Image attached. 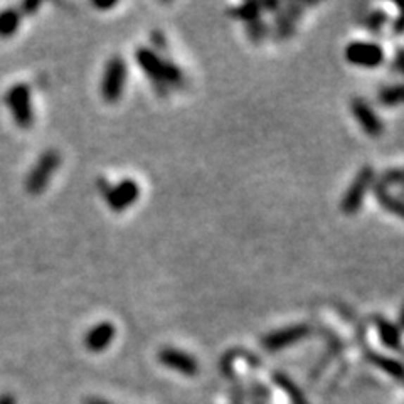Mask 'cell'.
Here are the masks:
<instances>
[{"mask_svg":"<svg viewBox=\"0 0 404 404\" xmlns=\"http://www.w3.org/2000/svg\"><path fill=\"white\" fill-rule=\"evenodd\" d=\"M399 327H401V329H404V308H403L401 315H399Z\"/></svg>","mask_w":404,"mask_h":404,"instance_id":"30","label":"cell"},{"mask_svg":"<svg viewBox=\"0 0 404 404\" xmlns=\"http://www.w3.org/2000/svg\"><path fill=\"white\" fill-rule=\"evenodd\" d=\"M374 177H376V174H374V169L371 165H364L362 169L358 172L355 179L352 180L349 189H347V192L342 197L341 209L343 214L354 216V214L359 213L364 204L365 196H367V192L371 191L374 186Z\"/></svg>","mask_w":404,"mask_h":404,"instance_id":"6","label":"cell"},{"mask_svg":"<svg viewBox=\"0 0 404 404\" xmlns=\"http://www.w3.org/2000/svg\"><path fill=\"white\" fill-rule=\"evenodd\" d=\"M96 184L101 196L105 197L106 206L113 213H123L132 208L140 197V184L133 179H123L118 184H110L108 180L100 179Z\"/></svg>","mask_w":404,"mask_h":404,"instance_id":"4","label":"cell"},{"mask_svg":"<svg viewBox=\"0 0 404 404\" xmlns=\"http://www.w3.org/2000/svg\"><path fill=\"white\" fill-rule=\"evenodd\" d=\"M152 37H153V42H156L157 47H163V49H165L167 42H165V37H163V34H160V32H153Z\"/></svg>","mask_w":404,"mask_h":404,"instance_id":"24","label":"cell"},{"mask_svg":"<svg viewBox=\"0 0 404 404\" xmlns=\"http://www.w3.org/2000/svg\"><path fill=\"white\" fill-rule=\"evenodd\" d=\"M261 7H263L265 11H277V8L280 7V4L278 2H265V4H261Z\"/></svg>","mask_w":404,"mask_h":404,"instance_id":"27","label":"cell"},{"mask_svg":"<svg viewBox=\"0 0 404 404\" xmlns=\"http://www.w3.org/2000/svg\"><path fill=\"white\" fill-rule=\"evenodd\" d=\"M396 66L399 68V71L404 75V51L399 49L398 51V56H396Z\"/></svg>","mask_w":404,"mask_h":404,"instance_id":"25","label":"cell"},{"mask_svg":"<svg viewBox=\"0 0 404 404\" xmlns=\"http://www.w3.org/2000/svg\"><path fill=\"white\" fill-rule=\"evenodd\" d=\"M117 335V329L111 322H100L98 325L91 327L84 337L86 349L91 352H103L106 347L111 346Z\"/></svg>","mask_w":404,"mask_h":404,"instance_id":"11","label":"cell"},{"mask_svg":"<svg viewBox=\"0 0 404 404\" xmlns=\"http://www.w3.org/2000/svg\"><path fill=\"white\" fill-rule=\"evenodd\" d=\"M372 192L382 209H386L388 213L394 214V216L404 221V201L403 199H399V197L391 194L388 189H386L384 186H381L379 182H377L376 186H372Z\"/></svg>","mask_w":404,"mask_h":404,"instance_id":"12","label":"cell"},{"mask_svg":"<svg viewBox=\"0 0 404 404\" xmlns=\"http://www.w3.org/2000/svg\"><path fill=\"white\" fill-rule=\"evenodd\" d=\"M374 324H376L377 332H379V337L382 343L389 349H398L399 343H401V334H399V327L391 324L388 319H384L382 315L374 317Z\"/></svg>","mask_w":404,"mask_h":404,"instance_id":"14","label":"cell"},{"mask_svg":"<svg viewBox=\"0 0 404 404\" xmlns=\"http://www.w3.org/2000/svg\"><path fill=\"white\" fill-rule=\"evenodd\" d=\"M23 14L17 7H8L0 11V39H8L15 36L23 23Z\"/></svg>","mask_w":404,"mask_h":404,"instance_id":"13","label":"cell"},{"mask_svg":"<svg viewBox=\"0 0 404 404\" xmlns=\"http://www.w3.org/2000/svg\"><path fill=\"white\" fill-rule=\"evenodd\" d=\"M367 358L376 367L382 369L386 374L393 376L394 379H404V365L401 362H398V360L386 358V355L382 354H376V352H369Z\"/></svg>","mask_w":404,"mask_h":404,"instance_id":"15","label":"cell"},{"mask_svg":"<svg viewBox=\"0 0 404 404\" xmlns=\"http://www.w3.org/2000/svg\"><path fill=\"white\" fill-rule=\"evenodd\" d=\"M273 381L277 382V386H280V388L285 391L286 396L290 398V401L293 404H308L307 399H305V396H303V393L298 389V386H296L295 382L286 376V374L274 372Z\"/></svg>","mask_w":404,"mask_h":404,"instance_id":"16","label":"cell"},{"mask_svg":"<svg viewBox=\"0 0 404 404\" xmlns=\"http://www.w3.org/2000/svg\"><path fill=\"white\" fill-rule=\"evenodd\" d=\"M398 8H399V14L396 17V20H394V27L393 31L394 34H404V4H396Z\"/></svg>","mask_w":404,"mask_h":404,"instance_id":"23","label":"cell"},{"mask_svg":"<svg viewBox=\"0 0 404 404\" xmlns=\"http://www.w3.org/2000/svg\"><path fill=\"white\" fill-rule=\"evenodd\" d=\"M351 108L355 120H358L359 127L362 128L369 137L377 139V137L382 135L384 125H382L379 115L371 108V105H369L367 101L362 100V98H354L351 103Z\"/></svg>","mask_w":404,"mask_h":404,"instance_id":"9","label":"cell"},{"mask_svg":"<svg viewBox=\"0 0 404 404\" xmlns=\"http://www.w3.org/2000/svg\"><path fill=\"white\" fill-rule=\"evenodd\" d=\"M343 56H346V61L351 63L352 66L365 68V70H374L384 63V49L376 42H351L343 51Z\"/></svg>","mask_w":404,"mask_h":404,"instance_id":"7","label":"cell"},{"mask_svg":"<svg viewBox=\"0 0 404 404\" xmlns=\"http://www.w3.org/2000/svg\"><path fill=\"white\" fill-rule=\"evenodd\" d=\"M261 11H263L261 4L246 2V4H243V6L233 8V11H231V15H233L234 19L244 20V23L249 24V23H253V20L261 19V17H260Z\"/></svg>","mask_w":404,"mask_h":404,"instance_id":"17","label":"cell"},{"mask_svg":"<svg viewBox=\"0 0 404 404\" xmlns=\"http://www.w3.org/2000/svg\"><path fill=\"white\" fill-rule=\"evenodd\" d=\"M86 404H110V403L103 401V399H89V401L86 403Z\"/></svg>","mask_w":404,"mask_h":404,"instance_id":"29","label":"cell"},{"mask_svg":"<svg viewBox=\"0 0 404 404\" xmlns=\"http://www.w3.org/2000/svg\"><path fill=\"white\" fill-rule=\"evenodd\" d=\"M4 103H6L8 113L19 128L29 130L32 128L34 120V105H32V89L27 83L12 84L4 94Z\"/></svg>","mask_w":404,"mask_h":404,"instance_id":"2","label":"cell"},{"mask_svg":"<svg viewBox=\"0 0 404 404\" xmlns=\"http://www.w3.org/2000/svg\"><path fill=\"white\" fill-rule=\"evenodd\" d=\"M158 360L165 367L180 374H186V376H196L197 371H199V364H197V360L192 355L179 349H174V347H165V349L158 352Z\"/></svg>","mask_w":404,"mask_h":404,"instance_id":"10","label":"cell"},{"mask_svg":"<svg viewBox=\"0 0 404 404\" xmlns=\"http://www.w3.org/2000/svg\"><path fill=\"white\" fill-rule=\"evenodd\" d=\"M61 153L59 150L49 149L34 163L31 172L25 177V192L31 196H41L49 186L53 175L61 167Z\"/></svg>","mask_w":404,"mask_h":404,"instance_id":"3","label":"cell"},{"mask_svg":"<svg viewBox=\"0 0 404 404\" xmlns=\"http://www.w3.org/2000/svg\"><path fill=\"white\" fill-rule=\"evenodd\" d=\"M135 59L141 71L152 80V83L157 86L158 93H163V96L167 93V86L184 84V75L179 70V66L160 58L156 51L149 49V47H139L135 53Z\"/></svg>","mask_w":404,"mask_h":404,"instance_id":"1","label":"cell"},{"mask_svg":"<svg viewBox=\"0 0 404 404\" xmlns=\"http://www.w3.org/2000/svg\"><path fill=\"white\" fill-rule=\"evenodd\" d=\"M93 6L96 8H101V11H106V8L117 6V2H93Z\"/></svg>","mask_w":404,"mask_h":404,"instance_id":"26","label":"cell"},{"mask_svg":"<svg viewBox=\"0 0 404 404\" xmlns=\"http://www.w3.org/2000/svg\"><path fill=\"white\" fill-rule=\"evenodd\" d=\"M17 8H19L23 17H31V15L36 14L37 11H39L41 2H24V4H20V6Z\"/></svg>","mask_w":404,"mask_h":404,"instance_id":"22","label":"cell"},{"mask_svg":"<svg viewBox=\"0 0 404 404\" xmlns=\"http://www.w3.org/2000/svg\"><path fill=\"white\" fill-rule=\"evenodd\" d=\"M248 36L255 44H260L268 36V27H266V24L261 19L253 20V23L248 24Z\"/></svg>","mask_w":404,"mask_h":404,"instance_id":"21","label":"cell"},{"mask_svg":"<svg viewBox=\"0 0 404 404\" xmlns=\"http://www.w3.org/2000/svg\"><path fill=\"white\" fill-rule=\"evenodd\" d=\"M277 36L280 37V39H286V37H290L291 34H293V19H290V15L286 14L285 11L280 12V14H277Z\"/></svg>","mask_w":404,"mask_h":404,"instance_id":"20","label":"cell"},{"mask_svg":"<svg viewBox=\"0 0 404 404\" xmlns=\"http://www.w3.org/2000/svg\"><path fill=\"white\" fill-rule=\"evenodd\" d=\"M0 404H15V398L11 396V394H4V396L0 398Z\"/></svg>","mask_w":404,"mask_h":404,"instance_id":"28","label":"cell"},{"mask_svg":"<svg viewBox=\"0 0 404 404\" xmlns=\"http://www.w3.org/2000/svg\"><path fill=\"white\" fill-rule=\"evenodd\" d=\"M388 14H386L384 11H372L371 14L365 17L364 20V25L365 29H367L369 32L372 34H381L382 27H384L386 24H388Z\"/></svg>","mask_w":404,"mask_h":404,"instance_id":"19","label":"cell"},{"mask_svg":"<svg viewBox=\"0 0 404 404\" xmlns=\"http://www.w3.org/2000/svg\"><path fill=\"white\" fill-rule=\"evenodd\" d=\"M379 101L386 106H396L404 103V84H394L384 88L379 94Z\"/></svg>","mask_w":404,"mask_h":404,"instance_id":"18","label":"cell"},{"mask_svg":"<svg viewBox=\"0 0 404 404\" xmlns=\"http://www.w3.org/2000/svg\"><path fill=\"white\" fill-rule=\"evenodd\" d=\"M128 80V66L127 61L120 56H113L110 58L105 64V71H103L101 76V98L103 101L110 103H118L122 100L123 93H125V86H127Z\"/></svg>","mask_w":404,"mask_h":404,"instance_id":"5","label":"cell"},{"mask_svg":"<svg viewBox=\"0 0 404 404\" xmlns=\"http://www.w3.org/2000/svg\"><path fill=\"white\" fill-rule=\"evenodd\" d=\"M310 332L312 329L307 324L290 325L285 327V329L274 330V332L265 335L261 343H263V347L268 352H278L288 346H293V343L307 339Z\"/></svg>","mask_w":404,"mask_h":404,"instance_id":"8","label":"cell"}]
</instances>
